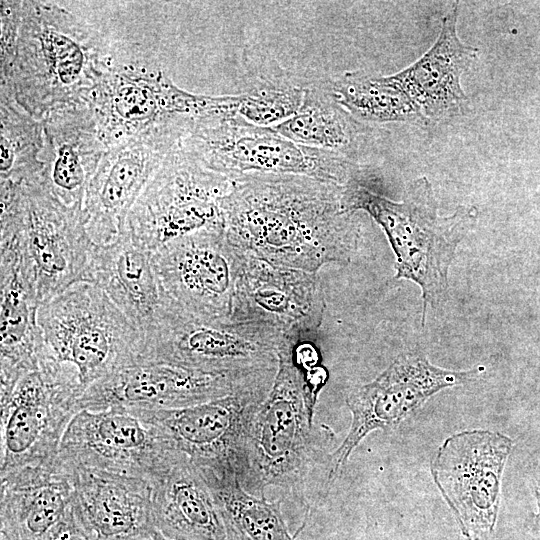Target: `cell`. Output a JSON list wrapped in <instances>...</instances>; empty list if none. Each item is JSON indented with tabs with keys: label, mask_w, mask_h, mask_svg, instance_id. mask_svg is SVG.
I'll use <instances>...</instances> for the list:
<instances>
[{
	"label": "cell",
	"mask_w": 540,
	"mask_h": 540,
	"mask_svg": "<svg viewBox=\"0 0 540 540\" xmlns=\"http://www.w3.org/2000/svg\"><path fill=\"white\" fill-rule=\"evenodd\" d=\"M341 194L342 186L307 176L245 175L221 200L224 232L248 256L276 266L317 273L347 265L360 230Z\"/></svg>",
	"instance_id": "1"
},
{
	"label": "cell",
	"mask_w": 540,
	"mask_h": 540,
	"mask_svg": "<svg viewBox=\"0 0 540 540\" xmlns=\"http://www.w3.org/2000/svg\"><path fill=\"white\" fill-rule=\"evenodd\" d=\"M110 44L91 23L64 5L21 1L15 54L0 90L42 121L83 105L95 87Z\"/></svg>",
	"instance_id": "2"
},
{
	"label": "cell",
	"mask_w": 540,
	"mask_h": 540,
	"mask_svg": "<svg viewBox=\"0 0 540 540\" xmlns=\"http://www.w3.org/2000/svg\"><path fill=\"white\" fill-rule=\"evenodd\" d=\"M297 342L288 339L280 349L271 390L253 416L232 464L243 489L262 499L268 487L301 498L314 470L320 464L330 467L321 433L313 426L318 396L309 389L293 356Z\"/></svg>",
	"instance_id": "3"
},
{
	"label": "cell",
	"mask_w": 540,
	"mask_h": 540,
	"mask_svg": "<svg viewBox=\"0 0 540 540\" xmlns=\"http://www.w3.org/2000/svg\"><path fill=\"white\" fill-rule=\"evenodd\" d=\"M240 100V94L208 96L187 92L144 52L112 44L85 105L108 149L158 129L188 132L203 117L237 115Z\"/></svg>",
	"instance_id": "4"
},
{
	"label": "cell",
	"mask_w": 540,
	"mask_h": 540,
	"mask_svg": "<svg viewBox=\"0 0 540 540\" xmlns=\"http://www.w3.org/2000/svg\"><path fill=\"white\" fill-rule=\"evenodd\" d=\"M341 205L346 212H367L384 230L396 256L395 278L421 288L424 325L428 305L434 306L447 289L450 264L475 212L458 207L450 216L439 215L426 177L413 180L403 201L396 202L373 191L356 172L342 186Z\"/></svg>",
	"instance_id": "5"
},
{
	"label": "cell",
	"mask_w": 540,
	"mask_h": 540,
	"mask_svg": "<svg viewBox=\"0 0 540 540\" xmlns=\"http://www.w3.org/2000/svg\"><path fill=\"white\" fill-rule=\"evenodd\" d=\"M0 245L11 247L40 303L89 280L95 244L81 208L55 198L38 176L0 181Z\"/></svg>",
	"instance_id": "6"
},
{
	"label": "cell",
	"mask_w": 540,
	"mask_h": 540,
	"mask_svg": "<svg viewBox=\"0 0 540 540\" xmlns=\"http://www.w3.org/2000/svg\"><path fill=\"white\" fill-rule=\"evenodd\" d=\"M37 321L42 361L55 365L80 396L141 360V334L95 283H75L41 303Z\"/></svg>",
	"instance_id": "7"
},
{
	"label": "cell",
	"mask_w": 540,
	"mask_h": 540,
	"mask_svg": "<svg viewBox=\"0 0 540 540\" xmlns=\"http://www.w3.org/2000/svg\"><path fill=\"white\" fill-rule=\"evenodd\" d=\"M179 144L201 166L231 181L250 174H280L344 186L355 173L351 159L295 143L272 127L238 115L198 119Z\"/></svg>",
	"instance_id": "8"
},
{
	"label": "cell",
	"mask_w": 540,
	"mask_h": 540,
	"mask_svg": "<svg viewBox=\"0 0 540 540\" xmlns=\"http://www.w3.org/2000/svg\"><path fill=\"white\" fill-rule=\"evenodd\" d=\"M231 185V180L201 166L178 144L136 200L124 230L155 253L193 233L222 229L221 200Z\"/></svg>",
	"instance_id": "9"
},
{
	"label": "cell",
	"mask_w": 540,
	"mask_h": 540,
	"mask_svg": "<svg viewBox=\"0 0 540 540\" xmlns=\"http://www.w3.org/2000/svg\"><path fill=\"white\" fill-rule=\"evenodd\" d=\"M288 339L292 338L272 327L198 317L178 307L144 341L139 363H167L212 373L277 368L279 351Z\"/></svg>",
	"instance_id": "10"
},
{
	"label": "cell",
	"mask_w": 540,
	"mask_h": 540,
	"mask_svg": "<svg viewBox=\"0 0 540 540\" xmlns=\"http://www.w3.org/2000/svg\"><path fill=\"white\" fill-rule=\"evenodd\" d=\"M178 452L145 409H83L69 422L57 457L72 468L121 473L153 483Z\"/></svg>",
	"instance_id": "11"
},
{
	"label": "cell",
	"mask_w": 540,
	"mask_h": 540,
	"mask_svg": "<svg viewBox=\"0 0 540 540\" xmlns=\"http://www.w3.org/2000/svg\"><path fill=\"white\" fill-rule=\"evenodd\" d=\"M513 440L497 431L449 436L430 463L435 485L466 540H489L501 500L502 475Z\"/></svg>",
	"instance_id": "12"
},
{
	"label": "cell",
	"mask_w": 540,
	"mask_h": 540,
	"mask_svg": "<svg viewBox=\"0 0 540 540\" xmlns=\"http://www.w3.org/2000/svg\"><path fill=\"white\" fill-rule=\"evenodd\" d=\"M79 397L47 361L0 395V476L55 458Z\"/></svg>",
	"instance_id": "13"
},
{
	"label": "cell",
	"mask_w": 540,
	"mask_h": 540,
	"mask_svg": "<svg viewBox=\"0 0 540 540\" xmlns=\"http://www.w3.org/2000/svg\"><path fill=\"white\" fill-rule=\"evenodd\" d=\"M480 372L479 367L463 371L443 369L431 364L422 353L399 355L373 381L348 396L351 426L341 445L330 455L329 487L352 451L370 432L397 427L434 394L465 384Z\"/></svg>",
	"instance_id": "14"
},
{
	"label": "cell",
	"mask_w": 540,
	"mask_h": 540,
	"mask_svg": "<svg viewBox=\"0 0 540 540\" xmlns=\"http://www.w3.org/2000/svg\"><path fill=\"white\" fill-rule=\"evenodd\" d=\"M277 368L212 373L167 363L141 362L89 387L80 396L78 409L101 411L110 408H186L234 393L275 374Z\"/></svg>",
	"instance_id": "15"
},
{
	"label": "cell",
	"mask_w": 540,
	"mask_h": 540,
	"mask_svg": "<svg viewBox=\"0 0 540 540\" xmlns=\"http://www.w3.org/2000/svg\"><path fill=\"white\" fill-rule=\"evenodd\" d=\"M153 258L166 292L182 310L203 318H230L248 255L230 242L224 228L177 239Z\"/></svg>",
	"instance_id": "16"
},
{
	"label": "cell",
	"mask_w": 540,
	"mask_h": 540,
	"mask_svg": "<svg viewBox=\"0 0 540 540\" xmlns=\"http://www.w3.org/2000/svg\"><path fill=\"white\" fill-rule=\"evenodd\" d=\"M186 132L158 129L106 149L88 185L82 206L95 245L115 240L147 183Z\"/></svg>",
	"instance_id": "17"
},
{
	"label": "cell",
	"mask_w": 540,
	"mask_h": 540,
	"mask_svg": "<svg viewBox=\"0 0 540 540\" xmlns=\"http://www.w3.org/2000/svg\"><path fill=\"white\" fill-rule=\"evenodd\" d=\"M325 308L317 273L248 256L236 284L230 319L272 327L298 341L309 340L321 326Z\"/></svg>",
	"instance_id": "18"
},
{
	"label": "cell",
	"mask_w": 540,
	"mask_h": 540,
	"mask_svg": "<svg viewBox=\"0 0 540 540\" xmlns=\"http://www.w3.org/2000/svg\"><path fill=\"white\" fill-rule=\"evenodd\" d=\"M275 376L276 373L268 375L234 393L202 404L147 412L175 450L193 461H226L232 465L244 434L268 396Z\"/></svg>",
	"instance_id": "19"
},
{
	"label": "cell",
	"mask_w": 540,
	"mask_h": 540,
	"mask_svg": "<svg viewBox=\"0 0 540 540\" xmlns=\"http://www.w3.org/2000/svg\"><path fill=\"white\" fill-rule=\"evenodd\" d=\"M88 281L104 291L143 341L179 307L160 280L153 253L137 244L125 230L112 242L95 245Z\"/></svg>",
	"instance_id": "20"
},
{
	"label": "cell",
	"mask_w": 540,
	"mask_h": 540,
	"mask_svg": "<svg viewBox=\"0 0 540 540\" xmlns=\"http://www.w3.org/2000/svg\"><path fill=\"white\" fill-rule=\"evenodd\" d=\"M41 122L38 178L64 205L82 209L88 185L106 151L92 114L83 104L52 113Z\"/></svg>",
	"instance_id": "21"
},
{
	"label": "cell",
	"mask_w": 540,
	"mask_h": 540,
	"mask_svg": "<svg viewBox=\"0 0 540 540\" xmlns=\"http://www.w3.org/2000/svg\"><path fill=\"white\" fill-rule=\"evenodd\" d=\"M0 478V540H41L73 502V471L57 456Z\"/></svg>",
	"instance_id": "22"
},
{
	"label": "cell",
	"mask_w": 540,
	"mask_h": 540,
	"mask_svg": "<svg viewBox=\"0 0 540 540\" xmlns=\"http://www.w3.org/2000/svg\"><path fill=\"white\" fill-rule=\"evenodd\" d=\"M70 468L75 509L96 540H122L156 530L150 481L98 469Z\"/></svg>",
	"instance_id": "23"
},
{
	"label": "cell",
	"mask_w": 540,
	"mask_h": 540,
	"mask_svg": "<svg viewBox=\"0 0 540 540\" xmlns=\"http://www.w3.org/2000/svg\"><path fill=\"white\" fill-rule=\"evenodd\" d=\"M458 5L444 15L433 45L414 63L390 75L423 118L442 120L462 111L468 99L461 77L478 59V49L461 41Z\"/></svg>",
	"instance_id": "24"
},
{
	"label": "cell",
	"mask_w": 540,
	"mask_h": 540,
	"mask_svg": "<svg viewBox=\"0 0 540 540\" xmlns=\"http://www.w3.org/2000/svg\"><path fill=\"white\" fill-rule=\"evenodd\" d=\"M155 529L169 540H225L224 523L203 475L194 461L178 452L152 483Z\"/></svg>",
	"instance_id": "25"
},
{
	"label": "cell",
	"mask_w": 540,
	"mask_h": 540,
	"mask_svg": "<svg viewBox=\"0 0 540 540\" xmlns=\"http://www.w3.org/2000/svg\"><path fill=\"white\" fill-rule=\"evenodd\" d=\"M0 395L39 367L43 341L37 315L40 301L21 270L16 252L0 246Z\"/></svg>",
	"instance_id": "26"
},
{
	"label": "cell",
	"mask_w": 540,
	"mask_h": 540,
	"mask_svg": "<svg viewBox=\"0 0 540 540\" xmlns=\"http://www.w3.org/2000/svg\"><path fill=\"white\" fill-rule=\"evenodd\" d=\"M194 463L219 508L225 540H294L282 516L281 500L271 502L246 492L229 462Z\"/></svg>",
	"instance_id": "27"
},
{
	"label": "cell",
	"mask_w": 540,
	"mask_h": 540,
	"mask_svg": "<svg viewBox=\"0 0 540 540\" xmlns=\"http://www.w3.org/2000/svg\"><path fill=\"white\" fill-rule=\"evenodd\" d=\"M272 128L295 143L348 159L356 153L361 137L358 120L335 101L326 84L307 86L300 110Z\"/></svg>",
	"instance_id": "28"
},
{
	"label": "cell",
	"mask_w": 540,
	"mask_h": 540,
	"mask_svg": "<svg viewBox=\"0 0 540 540\" xmlns=\"http://www.w3.org/2000/svg\"><path fill=\"white\" fill-rule=\"evenodd\" d=\"M326 85L335 101L357 120L388 123L423 119L390 75L348 71Z\"/></svg>",
	"instance_id": "29"
},
{
	"label": "cell",
	"mask_w": 540,
	"mask_h": 540,
	"mask_svg": "<svg viewBox=\"0 0 540 540\" xmlns=\"http://www.w3.org/2000/svg\"><path fill=\"white\" fill-rule=\"evenodd\" d=\"M0 91V181L21 183L41 172L43 126L11 93Z\"/></svg>",
	"instance_id": "30"
},
{
	"label": "cell",
	"mask_w": 540,
	"mask_h": 540,
	"mask_svg": "<svg viewBox=\"0 0 540 540\" xmlns=\"http://www.w3.org/2000/svg\"><path fill=\"white\" fill-rule=\"evenodd\" d=\"M240 93L237 115L249 123L275 127L295 115L304 103L307 87L295 84L284 72H256Z\"/></svg>",
	"instance_id": "31"
},
{
	"label": "cell",
	"mask_w": 540,
	"mask_h": 540,
	"mask_svg": "<svg viewBox=\"0 0 540 540\" xmlns=\"http://www.w3.org/2000/svg\"><path fill=\"white\" fill-rule=\"evenodd\" d=\"M41 540H96L85 528L74 502L61 520Z\"/></svg>",
	"instance_id": "32"
},
{
	"label": "cell",
	"mask_w": 540,
	"mask_h": 540,
	"mask_svg": "<svg viewBox=\"0 0 540 540\" xmlns=\"http://www.w3.org/2000/svg\"><path fill=\"white\" fill-rule=\"evenodd\" d=\"M535 497L537 501L538 512L534 517L533 532L536 540H540V485H537L535 488Z\"/></svg>",
	"instance_id": "33"
},
{
	"label": "cell",
	"mask_w": 540,
	"mask_h": 540,
	"mask_svg": "<svg viewBox=\"0 0 540 540\" xmlns=\"http://www.w3.org/2000/svg\"><path fill=\"white\" fill-rule=\"evenodd\" d=\"M122 540H169V539H167L160 532L155 530L152 532L139 534V535L122 539Z\"/></svg>",
	"instance_id": "34"
}]
</instances>
